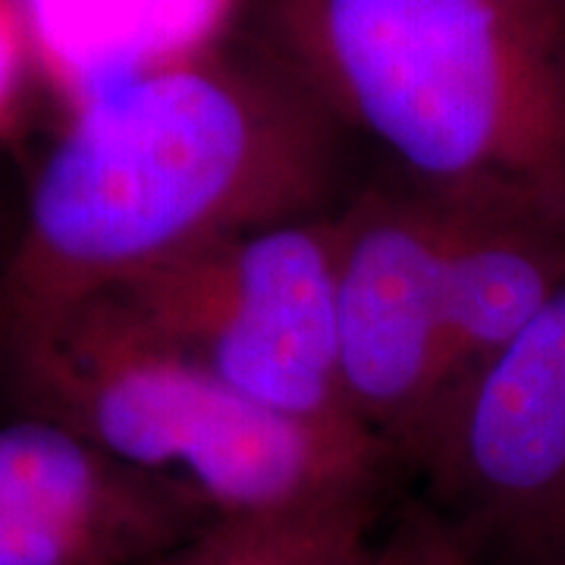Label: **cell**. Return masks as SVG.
Segmentation results:
<instances>
[{"instance_id":"cell-3","label":"cell","mask_w":565,"mask_h":565,"mask_svg":"<svg viewBox=\"0 0 565 565\" xmlns=\"http://www.w3.org/2000/svg\"><path fill=\"white\" fill-rule=\"evenodd\" d=\"M0 384L217 522L377 505L390 465L364 430L248 403L110 296L3 323Z\"/></svg>"},{"instance_id":"cell-13","label":"cell","mask_w":565,"mask_h":565,"mask_svg":"<svg viewBox=\"0 0 565 565\" xmlns=\"http://www.w3.org/2000/svg\"><path fill=\"white\" fill-rule=\"evenodd\" d=\"M527 7H537V10H546V13H556L565 20V0H522Z\"/></svg>"},{"instance_id":"cell-2","label":"cell","mask_w":565,"mask_h":565,"mask_svg":"<svg viewBox=\"0 0 565 565\" xmlns=\"http://www.w3.org/2000/svg\"><path fill=\"white\" fill-rule=\"evenodd\" d=\"M280 66L437 192L565 204V20L522 0H274Z\"/></svg>"},{"instance_id":"cell-4","label":"cell","mask_w":565,"mask_h":565,"mask_svg":"<svg viewBox=\"0 0 565 565\" xmlns=\"http://www.w3.org/2000/svg\"><path fill=\"white\" fill-rule=\"evenodd\" d=\"M340 207L267 223L104 296L248 403L296 422L364 430L340 374Z\"/></svg>"},{"instance_id":"cell-8","label":"cell","mask_w":565,"mask_h":565,"mask_svg":"<svg viewBox=\"0 0 565 565\" xmlns=\"http://www.w3.org/2000/svg\"><path fill=\"white\" fill-rule=\"evenodd\" d=\"M444 195L449 243L440 415L565 282V204L525 192Z\"/></svg>"},{"instance_id":"cell-5","label":"cell","mask_w":565,"mask_h":565,"mask_svg":"<svg viewBox=\"0 0 565 565\" xmlns=\"http://www.w3.org/2000/svg\"><path fill=\"white\" fill-rule=\"evenodd\" d=\"M415 471L478 565H565V282L446 405Z\"/></svg>"},{"instance_id":"cell-6","label":"cell","mask_w":565,"mask_h":565,"mask_svg":"<svg viewBox=\"0 0 565 565\" xmlns=\"http://www.w3.org/2000/svg\"><path fill=\"white\" fill-rule=\"evenodd\" d=\"M337 345L352 418L415 468L446 384L449 199L386 182L340 207Z\"/></svg>"},{"instance_id":"cell-12","label":"cell","mask_w":565,"mask_h":565,"mask_svg":"<svg viewBox=\"0 0 565 565\" xmlns=\"http://www.w3.org/2000/svg\"><path fill=\"white\" fill-rule=\"evenodd\" d=\"M32 41L22 20V10L13 0H0V126L7 122L25 76Z\"/></svg>"},{"instance_id":"cell-1","label":"cell","mask_w":565,"mask_h":565,"mask_svg":"<svg viewBox=\"0 0 565 565\" xmlns=\"http://www.w3.org/2000/svg\"><path fill=\"white\" fill-rule=\"evenodd\" d=\"M333 122L282 66L211 51L76 104L0 267V327L88 302L223 236L330 211Z\"/></svg>"},{"instance_id":"cell-11","label":"cell","mask_w":565,"mask_h":565,"mask_svg":"<svg viewBox=\"0 0 565 565\" xmlns=\"http://www.w3.org/2000/svg\"><path fill=\"white\" fill-rule=\"evenodd\" d=\"M364 565H478L462 537L424 505L377 537Z\"/></svg>"},{"instance_id":"cell-7","label":"cell","mask_w":565,"mask_h":565,"mask_svg":"<svg viewBox=\"0 0 565 565\" xmlns=\"http://www.w3.org/2000/svg\"><path fill=\"white\" fill-rule=\"evenodd\" d=\"M217 522L57 418L0 415V565H141Z\"/></svg>"},{"instance_id":"cell-10","label":"cell","mask_w":565,"mask_h":565,"mask_svg":"<svg viewBox=\"0 0 565 565\" xmlns=\"http://www.w3.org/2000/svg\"><path fill=\"white\" fill-rule=\"evenodd\" d=\"M374 505L286 519L211 522L141 565H364L377 544Z\"/></svg>"},{"instance_id":"cell-9","label":"cell","mask_w":565,"mask_h":565,"mask_svg":"<svg viewBox=\"0 0 565 565\" xmlns=\"http://www.w3.org/2000/svg\"><path fill=\"white\" fill-rule=\"evenodd\" d=\"M20 10L32 51L76 107L117 82L207 54L233 0H22Z\"/></svg>"}]
</instances>
